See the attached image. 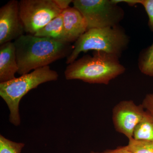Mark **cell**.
I'll return each mask as SVG.
<instances>
[{
	"instance_id": "cell-14",
	"label": "cell",
	"mask_w": 153,
	"mask_h": 153,
	"mask_svg": "<svg viewBox=\"0 0 153 153\" xmlns=\"http://www.w3.org/2000/svg\"><path fill=\"white\" fill-rule=\"evenodd\" d=\"M134 153H153V141L136 140L131 139L128 140L126 146Z\"/></svg>"
},
{
	"instance_id": "cell-15",
	"label": "cell",
	"mask_w": 153,
	"mask_h": 153,
	"mask_svg": "<svg viewBox=\"0 0 153 153\" xmlns=\"http://www.w3.org/2000/svg\"><path fill=\"white\" fill-rule=\"evenodd\" d=\"M25 143L13 141L0 135V153H21Z\"/></svg>"
},
{
	"instance_id": "cell-1",
	"label": "cell",
	"mask_w": 153,
	"mask_h": 153,
	"mask_svg": "<svg viewBox=\"0 0 153 153\" xmlns=\"http://www.w3.org/2000/svg\"><path fill=\"white\" fill-rule=\"evenodd\" d=\"M13 43L19 67L18 73L21 75L68 57L73 49L68 42L30 34L22 35Z\"/></svg>"
},
{
	"instance_id": "cell-12",
	"label": "cell",
	"mask_w": 153,
	"mask_h": 153,
	"mask_svg": "<svg viewBox=\"0 0 153 153\" xmlns=\"http://www.w3.org/2000/svg\"><path fill=\"white\" fill-rule=\"evenodd\" d=\"M133 139L136 140L153 141V114L146 110L143 118L135 128Z\"/></svg>"
},
{
	"instance_id": "cell-19",
	"label": "cell",
	"mask_w": 153,
	"mask_h": 153,
	"mask_svg": "<svg viewBox=\"0 0 153 153\" xmlns=\"http://www.w3.org/2000/svg\"><path fill=\"white\" fill-rule=\"evenodd\" d=\"M55 4L59 7L61 10L62 11L68 8L69 5L73 1L71 0H54Z\"/></svg>"
},
{
	"instance_id": "cell-2",
	"label": "cell",
	"mask_w": 153,
	"mask_h": 153,
	"mask_svg": "<svg viewBox=\"0 0 153 153\" xmlns=\"http://www.w3.org/2000/svg\"><path fill=\"white\" fill-rule=\"evenodd\" d=\"M125 70L117 56L94 51L92 56L85 55L68 64L65 76L67 80L79 79L90 84L108 85Z\"/></svg>"
},
{
	"instance_id": "cell-11",
	"label": "cell",
	"mask_w": 153,
	"mask_h": 153,
	"mask_svg": "<svg viewBox=\"0 0 153 153\" xmlns=\"http://www.w3.org/2000/svg\"><path fill=\"white\" fill-rule=\"evenodd\" d=\"M34 36L68 42L64 30L62 13L38 31Z\"/></svg>"
},
{
	"instance_id": "cell-13",
	"label": "cell",
	"mask_w": 153,
	"mask_h": 153,
	"mask_svg": "<svg viewBox=\"0 0 153 153\" xmlns=\"http://www.w3.org/2000/svg\"><path fill=\"white\" fill-rule=\"evenodd\" d=\"M138 66L142 73L153 77V43L141 54Z\"/></svg>"
},
{
	"instance_id": "cell-6",
	"label": "cell",
	"mask_w": 153,
	"mask_h": 153,
	"mask_svg": "<svg viewBox=\"0 0 153 153\" xmlns=\"http://www.w3.org/2000/svg\"><path fill=\"white\" fill-rule=\"evenodd\" d=\"M19 13L25 32L34 35L61 13L54 0H21Z\"/></svg>"
},
{
	"instance_id": "cell-8",
	"label": "cell",
	"mask_w": 153,
	"mask_h": 153,
	"mask_svg": "<svg viewBox=\"0 0 153 153\" xmlns=\"http://www.w3.org/2000/svg\"><path fill=\"white\" fill-rule=\"evenodd\" d=\"M19 3L8 2L0 9V44L12 42L24 35V26L20 19Z\"/></svg>"
},
{
	"instance_id": "cell-10",
	"label": "cell",
	"mask_w": 153,
	"mask_h": 153,
	"mask_svg": "<svg viewBox=\"0 0 153 153\" xmlns=\"http://www.w3.org/2000/svg\"><path fill=\"white\" fill-rule=\"evenodd\" d=\"M19 71L16 49L13 42H10L0 47V83L16 78Z\"/></svg>"
},
{
	"instance_id": "cell-17",
	"label": "cell",
	"mask_w": 153,
	"mask_h": 153,
	"mask_svg": "<svg viewBox=\"0 0 153 153\" xmlns=\"http://www.w3.org/2000/svg\"><path fill=\"white\" fill-rule=\"evenodd\" d=\"M142 104L146 110L153 114V93L147 94Z\"/></svg>"
},
{
	"instance_id": "cell-5",
	"label": "cell",
	"mask_w": 153,
	"mask_h": 153,
	"mask_svg": "<svg viewBox=\"0 0 153 153\" xmlns=\"http://www.w3.org/2000/svg\"><path fill=\"white\" fill-rule=\"evenodd\" d=\"M72 3L85 19L88 30L118 26L124 15L114 0H74Z\"/></svg>"
},
{
	"instance_id": "cell-4",
	"label": "cell",
	"mask_w": 153,
	"mask_h": 153,
	"mask_svg": "<svg viewBox=\"0 0 153 153\" xmlns=\"http://www.w3.org/2000/svg\"><path fill=\"white\" fill-rule=\"evenodd\" d=\"M128 36L119 26L88 30L77 40L66 63H73L82 52H101L119 58L127 47Z\"/></svg>"
},
{
	"instance_id": "cell-9",
	"label": "cell",
	"mask_w": 153,
	"mask_h": 153,
	"mask_svg": "<svg viewBox=\"0 0 153 153\" xmlns=\"http://www.w3.org/2000/svg\"><path fill=\"white\" fill-rule=\"evenodd\" d=\"M64 30L67 41L71 43L76 40L87 31L84 17L77 9L69 7L62 12Z\"/></svg>"
},
{
	"instance_id": "cell-7",
	"label": "cell",
	"mask_w": 153,
	"mask_h": 153,
	"mask_svg": "<svg viewBox=\"0 0 153 153\" xmlns=\"http://www.w3.org/2000/svg\"><path fill=\"white\" fill-rule=\"evenodd\" d=\"M145 111L142 104L137 105L133 100L120 102L112 110L115 129L128 140L133 139L135 128L143 118Z\"/></svg>"
},
{
	"instance_id": "cell-3",
	"label": "cell",
	"mask_w": 153,
	"mask_h": 153,
	"mask_svg": "<svg viewBox=\"0 0 153 153\" xmlns=\"http://www.w3.org/2000/svg\"><path fill=\"white\" fill-rule=\"evenodd\" d=\"M58 76L57 71L48 66L37 68L30 73L7 82L0 83V96L10 110V122L16 126L20 125L19 104L22 99L28 92L42 83L56 81Z\"/></svg>"
},
{
	"instance_id": "cell-16",
	"label": "cell",
	"mask_w": 153,
	"mask_h": 153,
	"mask_svg": "<svg viewBox=\"0 0 153 153\" xmlns=\"http://www.w3.org/2000/svg\"><path fill=\"white\" fill-rule=\"evenodd\" d=\"M116 3L125 2L129 5L140 4L143 6L149 17V25L153 32V0H114Z\"/></svg>"
},
{
	"instance_id": "cell-18",
	"label": "cell",
	"mask_w": 153,
	"mask_h": 153,
	"mask_svg": "<svg viewBox=\"0 0 153 153\" xmlns=\"http://www.w3.org/2000/svg\"><path fill=\"white\" fill-rule=\"evenodd\" d=\"M90 153H134L129 150L126 146H119L113 149H108L102 152H91Z\"/></svg>"
}]
</instances>
